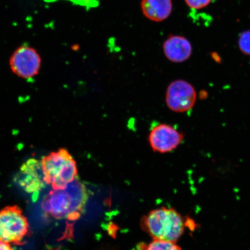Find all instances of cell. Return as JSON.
<instances>
[{
	"mask_svg": "<svg viewBox=\"0 0 250 250\" xmlns=\"http://www.w3.org/2000/svg\"><path fill=\"white\" fill-rule=\"evenodd\" d=\"M44 182L54 190H62L76 179L77 167L76 161L66 149L43 156L41 161Z\"/></svg>",
	"mask_w": 250,
	"mask_h": 250,
	"instance_id": "1",
	"label": "cell"
},
{
	"mask_svg": "<svg viewBox=\"0 0 250 250\" xmlns=\"http://www.w3.org/2000/svg\"><path fill=\"white\" fill-rule=\"evenodd\" d=\"M144 227L153 239L176 243L185 226L179 212L162 208L149 212L144 218Z\"/></svg>",
	"mask_w": 250,
	"mask_h": 250,
	"instance_id": "2",
	"label": "cell"
},
{
	"mask_svg": "<svg viewBox=\"0 0 250 250\" xmlns=\"http://www.w3.org/2000/svg\"><path fill=\"white\" fill-rule=\"evenodd\" d=\"M29 224L17 205L0 210V241L20 245L29 233Z\"/></svg>",
	"mask_w": 250,
	"mask_h": 250,
	"instance_id": "3",
	"label": "cell"
},
{
	"mask_svg": "<svg viewBox=\"0 0 250 250\" xmlns=\"http://www.w3.org/2000/svg\"><path fill=\"white\" fill-rule=\"evenodd\" d=\"M196 98L194 87L183 80L173 81L166 92L165 100L168 108L179 113L190 110L195 104Z\"/></svg>",
	"mask_w": 250,
	"mask_h": 250,
	"instance_id": "4",
	"label": "cell"
},
{
	"mask_svg": "<svg viewBox=\"0 0 250 250\" xmlns=\"http://www.w3.org/2000/svg\"><path fill=\"white\" fill-rule=\"evenodd\" d=\"M11 69L19 77L29 79L38 74L42 59L36 50L28 46L19 47L9 61Z\"/></svg>",
	"mask_w": 250,
	"mask_h": 250,
	"instance_id": "5",
	"label": "cell"
},
{
	"mask_svg": "<svg viewBox=\"0 0 250 250\" xmlns=\"http://www.w3.org/2000/svg\"><path fill=\"white\" fill-rule=\"evenodd\" d=\"M184 140V134L170 125H155L150 130L148 141L153 151L169 152L176 149Z\"/></svg>",
	"mask_w": 250,
	"mask_h": 250,
	"instance_id": "6",
	"label": "cell"
},
{
	"mask_svg": "<svg viewBox=\"0 0 250 250\" xmlns=\"http://www.w3.org/2000/svg\"><path fill=\"white\" fill-rule=\"evenodd\" d=\"M54 190V189H53ZM74 199L66 188L54 190L49 193L43 203V208L46 212L56 218L70 217L76 212L74 210Z\"/></svg>",
	"mask_w": 250,
	"mask_h": 250,
	"instance_id": "7",
	"label": "cell"
},
{
	"mask_svg": "<svg viewBox=\"0 0 250 250\" xmlns=\"http://www.w3.org/2000/svg\"><path fill=\"white\" fill-rule=\"evenodd\" d=\"M19 183L29 192L39 191L45 183L41 162L35 159H30L22 165Z\"/></svg>",
	"mask_w": 250,
	"mask_h": 250,
	"instance_id": "8",
	"label": "cell"
},
{
	"mask_svg": "<svg viewBox=\"0 0 250 250\" xmlns=\"http://www.w3.org/2000/svg\"><path fill=\"white\" fill-rule=\"evenodd\" d=\"M166 57L171 62L180 63L188 60L192 53L191 43L185 37L172 36L163 45Z\"/></svg>",
	"mask_w": 250,
	"mask_h": 250,
	"instance_id": "9",
	"label": "cell"
},
{
	"mask_svg": "<svg viewBox=\"0 0 250 250\" xmlns=\"http://www.w3.org/2000/svg\"><path fill=\"white\" fill-rule=\"evenodd\" d=\"M141 7L144 15L154 21H162L171 13V0H142Z\"/></svg>",
	"mask_w": 250,
	"mask_h": 250,
	"instance_id": "10",
	"label": "cell"
},
{
	"mask_svg": "<svg viewBox=\"0 0 250 250\" xmlns=\"http://www.w3.org/2000/svg\"><path fill=\"white\" fill-rule=\"evenodd\" d=\"M137 250H182L176 243L153 240L148 245L140 246Z\"/></svg>",
	"mask_w": 250,
	"mask_h": 250,
	"instance_id": "11",
	"label": "cell"
},
{
	"mask_svg": "<svg viewBox=\"0 0 250 250\" xmlns=\"http://www.w3.org/2000/svg\"><path fill=\"white\" fill-rule=\"evenodd\" d=\"M239 48L244 55L250 56V30L240 34L238 40Z\"/></svg>",
	"mask_w": 250,
	"mask_h": 250,
	"instance_id": "12",
	"label": "cell"
},
{
	"mask_svg": "<svg viewBox=\"0 0 250 250\" xmlns=\"http://www.w3.org/2000/svg\"><path fill=\"white\" fill-rule=\"evenodd\" d=\"M186 4L190 8L201 9L207 7L212 0H185Z\"/></svg>",
	"mask_w": 250,
	"mask_h": 250,
	"instance_id": "13",
	"label": "cell"
},
{
	"mask_svg": "<svg viewBox=\"0 0 250 250\" xmlns=\"http://www.w3.org/2000/svg\"><path fill=\"white\" fill-rule=\"evenodd\" d=\"M0 250H14L10 243L0 241Z\"/></svg>",
	"mask_w": 250,
	"mask_h": 250,
	"instance_id": "14",
	"label": "cell"
}]
</instances>
